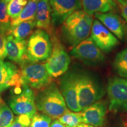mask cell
<instances>
[{"label": "cell", "instance_id": "6da1fadb", "mask_svg": "<svg viewBox=\"0 0 127 127\" xmlns=\"http://www.w3.org/2000/svg\"><path fill=\"white\" fill-rule=\"evenodd\" d=\"M93 17L83 10H78L69 16L62 24L63 38L68 45L75 47L88 38L91 34Z\"/></svg>", "mask_w": 127, "mask_h": 127}, {"label": "cell", "instance_id": "7a4b0ae2", "mask_svg": "<svg viewBox=\"0 0 127 127\" xmlns=\"http://www.w3.org/2000/svg\"><path fill=\"white\" fill-rule=\"evenodd\" d=\"M36 108L51 119H59L69 110L63 95L54 83L42 88L35 97Z\"/></svg>", "mask_w": 127, "mask_h": 127}, {"label": "cell", "instance_id": "3957f363", "mask_svg": "<svg viewBox=\"0 0 127 127\" xmlns=\"http://www.w3.org/2000/svg\"><path fill=\"white\" fill-rule=\"evenodd\" d=\"M20 84L31 88L42 89L51 83L52 77L48 72L45 65L25 60L21 63Z\"/></svg>", "mask_w": 127, "mask_h": 127}, {"label": "cell", "instance_id": "277c9868", "mask_svg": "<svg viewBox=\"0 0 127 127\" xmlns=\"http://www.w3.org/2000/svg\"><path fill=\"white\" fill-rule=\"evenodd\" d=\"M77 90L78 102L81 111L99 101L104 93L94 78L86 72H77Z\"/></svg>", "mask_w": 127, "mask_h": 127}, {"label": "cell", "instance_id": "5b68a950", "mask_svg": "<svg viewBox=\"0 0 127 127\" xmlns=\"http://www.w3.org/2000/svg\"><path fill=\"white\" fill-rule=\"evenodd\" d=\"M52 50V42L47 32L38 29L32 33L27 42V60L32 63L47 60Z\"/></svg>", "mask_w": 127, "mask_h": 127}, {"label": "cell", "instance_id": "8992f818", "mask_svg": "<svg viewBox=\"0 0 127 127\" xmlns=\"http://www.w3.org/2000/svg\"><path fill=\"white\" fill-rule=\"evenodd\" d=\"M12 112L17 115H26L31 119L36 112L34 91L27 85H17L9 101Z\"/></svg>", "mask_w": 127, "mask_h": 127}, {"label": "cell", "instance_id": "52a82bcc", "mask_svg": "<svg viewBox=\"0 0 127 127\" xmlns=\"http://www.w3.org/2000/svg\"><path fill=\"white\" fill-rule=\"evenodd\" d=\"M70 63V57L64 47L59 39L54 36L51 52L45 64L48 72L52 77H60L68 71Z\"/></svg>", "mask_w": 127, "mask_h": 127}, {"label": "cell", "instance_id": "ba28073f", "mask_svg": "<svg viewBox=\"0 0 127 127\" xmlns=\"http://www.w3.org/2000/svg\"><path fill=\"white\" fill-rule=\"evenodd\" d=\"M109 109L114 112L127 111V78L115 77L108 84Z\"/></svg>", "mask_w": 127, "mask_h": 127}, {"label": "cell", "instance_id": "9c48e42d", "mask_svg": "<svg viewBox=\"0 0 127 127\" xmlns=\"http://www.w3.org/2000/svg\"><path fill=\"white\" fill-rule=\"evenodd\" d=\"M71 54L86 64L96 65L104 61V55L91 37L82 41L72 49Z\"/></svg>", "mask_w": 127, "mask_h": 127}, {"label": "cell", "instance_id": "30bf717a", "mask_svg": "<svg viewBox=\"0 0 127 127\" xmlns=\"http://www.w3.org/2000/svg\"><path fill=\"white\" fill-rule=\"evenodd\" d=\"M51 9L52 23L62 25L68 17L82 8L81 0H49Z\"/></svg>", "mask_w": 127, "mask_h": 127}, {"label": "cell", "instance_id": "8fae6325", "mask_svg": "<svg viewBox=\"0 0 127 127\" xmlns=\"http://www.w3.org/2000/svg\"><path fill=\"white\" fill-rule=\"evenodd\" d=\"M77 72L69 71L62 77L61 93L68 108L74 112H80L77 98Z\"/></svg>", "mask_w": 127, "mask_h": 127}, {"label": "cell", "instance_id": "7c38bea8", "mask_svg": "<svg viewBox=\"0 0 127 127\" xmlns=\"http://www.w3.org/2000/svg\"><path fill=\"white\" fill-rule=\"evenodd\" d=\"M91 38L100 50L105 52H110L119 44L115 35L97 20L93 21Z\"/></svg>", "mask_w": 127, "mask_h": 127}, {"label": "cell", "instance_id": "4fadbf2b", "mask_svg": "<svg viewBox=\"0 0 127 127\" xmlns=\"http://www.w3.org/2000/svg\"><path fill=\"white\" fill-rule=\"evenodd\" d=\"M20 85V71L12 63L0 60V93L7 88Z\"/></svg>", "mask_w": 127, "mask_h": 127}, {"label": "cell", "instance_id": "5bb4252c", "mask_svg": "<svg viewBox=\"0 0 127 127\" xmlns=\"http://www.w3.org/2000/svg\"><path fill=\"white\" fill-rule=\"evenodd\" d=\"M107 114V107L102 102L97 101L82 111L83 123L95 127H102Z\"/></svg>", "mask_w": 127, "mask_h": 127}, {"label": "cell", "instance_id": "9a60e30c", "mask_svg": "<svg viewBox=\"0 0 127 127\" xmlns=\"http://www.w3.org/2000/svg\"><path fill=\"white\" fill-rule=\"evenodd\" d=\"M27 42L25 39H16L8 34L6 38V52L9 60L17 63H23L27 60Z\"/></svg>", "mask_w": 127, "mask_h": 127}, {"label": "cell", "instance_id": "2e32d148", "mask_svg": "<svg viewBox=\"0 0 127 127\" xmlns=\"http://www.w3.org/2000/svg\"><path fill=\"white\" fill-rule=\"evenodd\" d=\"M95 18L120 39H123L124 37L125 31L121 19L118 15L112 12L105 13L95 14Z\"/></svg>", "mask_w": 127, "mask_h": 127}, {"label": "cell", "instance_id": "e0dca14e", "mask_svg": "<svg viewBox=\"0 0 127 127\" xmlns=\"http://www.w3.org/2000/svg\"><path fill=\"white\" fill-rule=\"evenodd\" d=\"M35 21L36 27L45 31H50L52 18L51 9L49 0L38 1Z\"/></svg>", "mask_w": 127, "mask_h": 127}, {"label": "cell", "instance_id": "ac0fdd59", "mask_svg": "<svg viewBox=\"0 0 127 127\" xmlns=\"http://www.w3.org/2000/svg\"><path fill=\"white\" fill-rule=\"evenodd\" d=\"M83 11L89 15L111 12L117 7L114 0H81Z\"/></svg>", "mask_w": 127, "mask_h": 127}, {"label": "cell", "instance_id": "d6986e66", "mask_svg": "<svg viewBox=\"0 0 127 127\" xmlns=\"http://www.w3.org/2000/svg\"><path fill=\"white\" fill-rule=\"evenodd\" d=\"M35 27H36L35 20L22 22L15 26L12 27L8 34L11 35L16 39H25L31 34Z\"/></svg>", "mask_w": 127, "mask_h": 127}, {"label": "cell", "instance_id": "ffe728a7", "mask_svg": "<svg viewBox=\"0 0 127 127\" xmlns=\"http://www.w3.org/2000/svg\"><path fill=\"white\" fill-rule=\"evenodd\" d=\"M38 0H30L24 7L17 18L11 20V27L18 25L22 22L35 20Z\"/></svg>", "mask_w": 127, "mask_h": 127}, {"label": "cell", "instance_id": "44dd1931", "mask_svg": "<svg viewBox=\"0 0 127 127\" xmlns=\"http://www.w3.org/2000/svg\"><path fill=\"white\" fill-rule=\"evenodd\" d=\"M114 67L121 77L127 78V49L117 54L114 61Z\"/></svg>", "mask_w": 127, "mask_h": 127}, {"label": "cell", "instance_id": "7402d4cb", "mask_svg": "<svg viewBox=\"0 0 127 127\" xmlns=\"http://www.w3.org/2000/svg\"><path fill=\"white\" fill-rule=\"evenodd\" d=\"M7 4L0 1V31L7 35L11 28V18L8 14Z\"/></svg>", "mask_w": 127, "mask_h": 127}, {"label": "cell", "instance_id": "603a6c76", "mask_svg": "<svg viewBox=\"0 0 127 127\" xmlns=\"http://www.w3.org/2000/svg\"><path fill=\"white\" fill-rule=\"evenodd\" d=\"M58 120L64 124L70 127H77L79 124L83 123L82 112H71L69 110L62 115Z\"/></svg>", "mask_w": 127, "mask_h": 127}, {"label": "cell", "instance_id": "cb8c5ba5", "mask_svg": "<svg viewBox=\"0 0 127 127\" xmlns=\"http://www.w3.org/2000/svg\"><path fill=\"white\" fill-rule=\"evenodd\" d=\"M13 112L5 103L0 104V127H11L14 121Z\"/></svg>", "mask_w": 127, "mask_h": 127}, {"label": "cell", "instance_id": "d4e9b609", "mask_svg": "<svg viewBox=\"0 0 127 127\" xmlns=\"http://www.w3.org/2000/svg\"><path fill=\"white\" fill-rule=\"evenodd\" d=\"M28 2V0H11L7 4V12L11 20L18 17Z\"/></svg>", "mask_w": 127, "mask_h": 127}, {"label": "cell", "instance_id": "484cf974", "mask_svg": "<svg viewBox=\"0 0 127 127\" xmlns=\"http://www.w3.org/2000/svg\"><path fill=\"white\" fill-rule=\"evenodd\" d=\"M51 118L44 114L36 113L31 118L30 127H50Z\"/></svg>", "mask_w": 127, "mask_h": 127}, {"label": "cell", "instance_id": "4316f807", "mask_svg": "<svg viewBox=\"0 0 127 127\" xmlns=\"http://www.w3.org/2000/svg\"><path fill=\"white\" fill-rule=\"evenodd\" d=\"M6 38L7 35L0 31V60H4L7 58L6 52Z\"/></svg>", "mask_w": 127, "mask_h": 127}, {"label": "cell", "instance_id": "83f0119b", "mask_svg": "<svg viewBox=\"0 0 127 127\" xmlns=\"http://www.w3.org/2000/svg\"><path fill=\"white\" fill-rule=\"evenodd\" d=\"M123 18L127 22V1L122 4H118Z\"/></svg>", "mask_w": 127, "mask_h": 127}, {"label": "cell", "instance_id": "f1b7e54d", "mask_svg": "<svg viewBox=\"0 0 127 127\" xmlns=\"http://www.w3.org/2000/svg\"><path fill=\"white\" fill-rule=\"evenodd\" d=\"M11 127H27L23 124L20 121L18 117H17L15 120H14Z\"/></svg>", "mask_w": 127, "mask_h": 127}, {"label": "cell", "instance_id": "f546056e", "mask_svg": "<svg viewBox=\"0 0 127 127\" xmlns=\"http://www.w3.org/2000/svg\"><path fill=\"white\" fill-rule=\"evenodd\" d=\"M50 127H66V125L61 123L59 120H54L51 124Z\"/></svg>", "mask_w": 127, "mask_h": 127}, {"label": "cell", "instance_id": "4dcf8cb0", "mask_svg": "<svg viewBox=\"0 0 127 127\" xmlns=\"http://www.w3.org/2000/svg\"><path fill=\"white\" fill-rule=\"evenodd\" d=\"M77 127H95L93 125L88 124H85V123H81L78 125Z\"/></svg>", "mask_w": 127, "mask_h": 127}, {"label": "cell", "instance_id": "1f68e13d", "mask_svg": "<svg viewBox=\"0 0 127 127\" xmlns=\"http://www.w3.org/2000/svg\"><path fill=\"white\" fill-rule=\"evenodd\" d=\"M115 1H117L118 4H123V3L127 2V0H115Z\"/></svg>", "mask_w": 127, "mask_h": 127}, {"label": "cell", "instance_id": "d6a6232c", "mask_svg": "<svg viewBox=\"0 0 127 127\" xmlns=\"http://www.w3.org/2000/svg\"><path fill=\"white\" fill-rule=\"evenodd\" d=\"M124 127H127V119L124 122Z\"/></svg>", "mask_w": 127, "mask_h": 127}, {"label": "cell", "instance_id": "836d02e7", "mask_svg": "<svg viewBox=\"0 0 127 127\" xmlns=\"http://www.w3.org/2000/svg\"><path fill=\"white\" fill-rule=\"evenodd\" d=\"M0 1L6 2V3H7V4H8V3L10 2V1H11V0H0Z\"/></svg>", "mask_w": 127, "mask_h": 127}, {"label": "cell", "instance_id": "e575fe53", "mask_svg": "<svg viewBox=\"0 0 127 127\" xmlns=\"http://www.w3.org/2000/svg\"><path fill=\"white\" fill-rule=\"evenodd\" d=\"M2 102V99H1V96H0V104H1V103Z\"/></svg>", "mask_w": 127, "mask_h": 127}, {"label": "cell", "instance_id": "d590c367", "mask_svg": "<svg viewBox=\"0 0 127 127\" xmlns=\"http://www.w3.org/2000/svg\"><path fill=\"white\" fill-rule=\"evenodd\" d=\"M66 127H70V126H67V125H66Z\"/></svg>", "mask_w": 127, "mask_h": 127}, {"label": "cell", "instance_id": "8d00e7d4", "mask_svg": "<svg viewBox=\"0 0 127 127\" xmlns=\"http://www.w3.org/2000/svg\"></svg>", "mask_w": 127, "mask_h": 127}]
</instances>
